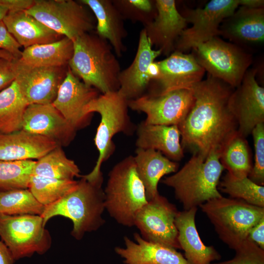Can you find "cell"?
I'll list each match as a JSON object with an SVG mask.
<instances>
[{
    "label": "cell",
    "instance_id": "cell-29",
    "mask_svg": "<svg viewBox=\"0 0 264 264\" xmlns=\"http://www.w3.org/2000/svg\"><path fill=\"white\" fill-rule=\"evenodd\" d=\"M230 17L225 29L226 34L243 41H264V12L262 7L242 6Z\"/></svg>",
    "mask_w": 264,
    "mask_h": 264
},
{
    "label": "cell",
    "instance_id": "cell-23",
    "mask_svg": "<svg viewBox=\"0 0 264 264\" xmlns=\"http://www.w3.org/2000/svg\"><path fill=\"white\" fill-rule=\"evenodd\" d=\"M197 209L194 207L178 212L175 221L178 241L190 264H211L220 260L221 256L213 246H207L201 241L195 222Z\"/></svg>",
    "mask_w": 264,
    "mask_h": 264
},
{
    "label": "cell",
    "instance_id": "cell-36",
    "mask_svg": "<svg viewBox=\"0 0 264 264\" xmlns=\"http://www.w3.org/2000/svg\"><path fill=\"white\" fill-rule=\"evenodd\" d=\"M36 161L0 160V191L28 189Z\"/></svg>",
    "mask_w": 264,
    "mask_h": 264
},
{
    "label": "cell",
    "instance_id": "cell-5",
    "mask_svg": "<svg viewBox=\"0 0 264 264\" xmlns=\"http://www.w3.org/2000/svg\"><path fill=\"white\" fill-rule=\"evenodd\" d=\"M128 100L118 91L101 94L86 107V115H91L96 112L101 117L94 139L99 155L92 170L82 176L87 180L94 181L103 178L101 168L114 151L113 136L120 132L131 135L136 129L128 114Z\"/></svg>",
    "mask_w": 264,
    "mask_h": 264
},
{
    "label": "cell",
    "instance_id": "cell-1",
    "mask_svg": "<svg viewBox=\"0 0 264 264\" xmlns=\"http://www.w3.org/2000/svg\"><path fill=\"white\" fill-rule=\"evenodd\" d=\"M231 87L210 75L192 88L193 106L178 125L181 144L204 156L220 153L238 132V125L230 104Z\"/></svg>",
    "mask_w": 264,
    "mask_h": 264
},
{
    "label": "cell",
    "instance_id": "cell-8",
    "mask_svg": "<svg viewBox=\"0 0 264 264\" xmlns=\"http://www.w3.org/2000/svg\"><path fill=\"white\" fill-rule=\"evenodd\" d=\"M40 215L0 214V237L15 261L44 254L51 239Z\"/></svg>",
    "mask_w": 264,
    "mask_h": 264
},
{
    "label": "cell",
    "instance_id": "cell-18",
    "mask_svg": "<svg viewBox=\"0 0 264 264\" xmlns=\"http://www.w3.org/2000/svg\"><path fill=\"white\" fill-rule=\"evenodd\" d=\"M22 130L47 137L60 146L68 145L76 132L52 104L28 105Z\"/></svg>",
    "mask_w": 264,
    "mask_h": 264
},
{
    "label": "cell",
    "instance_id": "cell-26",
    "mask_svg": "<svg viewBox=\"0 0 264 264\" xmlns=\"http://www.w3.org/2000/svg\"><path fill=\"white\" fill-rule=\"evenodd\" d=\"M2 21L20 45L24 48L54 42L64 37L25 10L9 11Z\"/></svg>",
    "mask_w": 264,
    "mask_h": 264
},
{
    "label": "cell",
    "instance_id": "cell-14",
    "mask_svg": "<svg viewBox=\"0 0 264 264\" xmlns=\"http://www.w3.org/2000/svg\"><path fill=\"white\" fill-rule=\"evenodd\" d=\"M16 82L29 105L52 104L66 71L64 67L32 66L21 59L12 60Z\"/></svg>",
    "mask_w": 264,
    "mask_h": 264
},
{
    "label": "cell",
    "instance_id": "cell-43",
    "mask_svg": "<svg viewBox=\"0 0 264 264\" xmlns=\"http://www.w3.org/2000/svg\"><path fill=\"white\" fill-rule=\"evenodd\" d=\"M14 261L8 247L0 241V264H13Z\"/></svg>",
    "mask_w": 264,
    "mask_h": 264
},
{
    "label": "cell",
    "instance_id": "cell-44",
    "mask_svg": "<svg viewBox=\"0 0 264 264\" xmlns=\"http://www.w3.org/2000/svg\"><path fill=\"white\" fill-rule=\"evenodd\" d=\"M159 75V66L157 62L154 61L150 64L148 68V75L151 80L150 82L157 80Z\"/></svg>",
    "mask_w": 264,
    "mask_h": 264
},
{
    "label": "cell",
    "instance_id": "cell-28",
    "mask_svg": "<svg viewBox=\"0 0 264 264\" xmlns=\"http://www.w3.org/2000/svg\"><path fill=\"white\" fill-rule=\"evenodd\" d=\"M73 49V41L64 37L54 42L24 48L20 59L32 66L64 67L71 59Z\"/></svg>",
    "mask_w": 264,
    "mask_h": 264
},
{
    "label": "cell",
    "instance_id": "cell-34",
    "mask_svg": "<svg viewBox=\"0 0 264 264\" xmlns=\"http://www.w3.org/2000/svg\"><path fill=\"white\" fill-rule=\"evenodd\" d=\"M78 181L61 180L33 175L28 189L36 199L44 206L59 200L75 188Z\"/></svg>",
    "mask_w": 264,
    "mask_h": 264
},
{
    "label": "cell",
    "instance_id": "cell-40",
    "mask_svg": "<svg viewBox=\"0 0 264 264\" xmlns=\"http://www.w3.org/2000/svg\"><path fill=\"white\" fill-rule=\"evenodd\" d=\"M21 46L8 30L2 21H0V49L10 53L15 59H20Z\"/></svg>",
    "mask_w": 264,
    "mask_h": 264
},
{
    "label": "cell",
    "instance_id": "cell-7",
    "mask_svg": "<svg viewBox=\"0 0 264 264\" xmlns=\"http://www.w3.org/2000/svg\"><path fill=\"white\" fill-rule=\"evenodd\" d=\"M220 239L235 250L247 239L250 230L264 219V207L222 196L200 205Z\"/></svg>",
    "mask_w": 264,
    "mask_h": 264
},
{
    "label": "cell",
    "instance_id": "cell-12",
    "mask_svg": "<svg viewBox=\"0 0 264 264\" xmlns=\"http://www.w3.org/2000/svg\"><path fill=\"white\" fill-rule=\"evenodd\" d=\"M195 97L192 89H180L160 95L143 94L128 100L129 108L143 112L149 124L178 125L192 109Z\"/></svg>",
    "mask_w": 264,
    "mask_h": 264
},
{
    "label": "cell",
    "instance_id": "cell-10",
    "mask_svg": "<svg viewBox=\"0 0 264 264\" xmlns=\"http://www.w3.org/2000/svg\"><path fill=\"white\" fill-rule=\"evenodd\" d=\"M193 49L196 61L210 75L232 88L240 85L251 62L246 53L217 37Z\"/></svg>",
    "mask_w": 264,
    "mask_h": 264
},
{
    "label": "cell",
    "instance_id": "cell-11",
    "mask_svg": "<svg viewBox=\"0 0 264 264\" xmlns=\"http://www.w3.org/2000/svg\"><path fill=\"white\" fill-rule=\"evenodd\" d=\"M239 5V0H212L202 8L189 10L184 17L192 26L182 31L175 51L183 52L217 37L221 33L220 23L232 16Z\"/></svg>",
    "mask_w": 264,
    "mask_h": 264
},
{
    "label": "cell",
    "instance_id": "cell-16",
    "mask_svg": "<svg viewBox=\"0 0 264 264\" xmlns=\"http://www.w3.org/2000/svg\"><path fill=\"white\" fill-rule=\"evenodd\" d=\"M99 95L97 89L86 85L68 67L52 104L77 131L89 123L90 115L85 114V108Z\"/></svg>",
    "mask_w": 264,
    "mask_h": 264
},
{
    "label": "cell",
    "instance_id": "cell-3",
    "mask_svg": "<svg viewBox=\"0 0 264 264\" xmlns=\"http://www.w3.org/2000/svg\"><path fill=\"white\" fill-rule=\"evenodd\" d=\"M224 170L218 153L207 156L193 154L179 171L161 182L174 189L176 198L187 210L222 196L218 186Z\"/></svg>",
    "mask_w": 264,
    "mask_h": 264
},
{
    "label": "cell",
    "instance_id": "cell-27",
    "mask_svg": "<svg viewBox=\"0 0 264 264\" xmlns=\"http://www.w3.org/2000/svg\"><path fill=\"white\" fill-rule=\"evenodd\" d=\"M136 170L145 187L147 200L159 194L158 183L165 175L178 171L179 164L152 149L137 148L133 156Z\"/></svg>",
    "mask_w": 264,
    "mask_h": 264
},
{
    "label": "cell",
    "instance_id": "cell-15",
    "mask_svg": "<svg viewBox=\"0 0 264 264\" xmlns=\"http://www.w3.org/2000/svg\"><path fill=\"white\" fill-rule=\"evenodd\" d=\"M256 70L246 72L230 99L237 121L238 132L246 138L259 124L264 123V88L257 83Z\"/></svg>",
    "mask_w": 264,
    "mask_h": 264
},
{
    "label": "cell",
    "instance_id": "cell-32",
    "mask_svg": "<svg viewBox=\"0 0 264 264\" xmlns=\"http://www.w3.org/2000/svg\"><path fill=\"white\" fill-rule=\"evenodd\" d=\"M75 162L67 157L61 146H58L38 159L33 175L61 180H74L81 177Z\"/></svg>",
    "mask_w": 264,
    "mask_h": 264
},
{
    "label": "cell",
    "instance_id": "cell-30",
    "mask_svg": "<svg viewBox=\"0 0 264 264\" xmlns=\"http://www.w3.org/2000/svg\"><path fill=\"white\" fill-rule=\"evenodd\" d=\"M29 104L14 81L0 92V133H9L22 129L25 110Z\"/></svg>",
    "mask_w": 264,
    "mask_h": 264
},
{
    "label": "cell",
    "instance_id": "cell-38",
    "mask_svg": "<svg viewBox=\"0 0 264 264\" xmlns=\"http://www.w3.org/2000/svg\"><path fill=\"white\" fill-rule=\"evenodd\" d=\"M255 149L254 164L248 177L255 183L264 185V123L257 125L252 130Z\"/></svg>",
    "mask_w": 264,
    "mask_h": 264
},
{
    "label": "cell",
    "instance_id": "cell-21",
    "mask_svg": "<svg viewBox=\"0 0 264 264\" xmlns=\"http://www.w3.org/2000/svg\"><path fill=\"white\" fill-rule=\"evenodd\" d=\"M133 236L135 242L125 237V247L114 249L125 264H190L174 248L147 241L137 233Z\"/></svg>",
    "mask_w": 264,
    "mask_h": 264
},
{
    "label": "cell",
    "instance_id": "cell-13",
    "mask_svg": "<svg viewBox=\"0 0 264 264\" xmlns=\"http://www.w3.org/2000/svg\"><path fill=\"white\" fill-rule=\"evenodd\" d=\"M178 212L174 204L159 194L139 210L134 226L147 241L181 249L175 222Z\"/></svg>",
    "mask_w": 264,
    "mask_h": 264
},
{
    "label": "cell",
    "instance_id": "cell-42",
    "mask_svg": "<svg viewBox=\"0 0 264 264\" xmlns=\"http://www.w3.org/2000/svg\"><path fill=\"white\" fill-rule=\"evenodd\" d=\"M247 238L264 250V219L250 230Z\"/></svg>",
    "mask_w": 264,
    "mask_h": 264
},
{
    "label": "cell",
    "instance_id": "cell-24",
    "mask_svg": "<svg viewBox=\"0 0 264 264\" xmlns=\"http://www.w3.org/2000/svg\"><path fill=\"white\" fill-rule=\"evenodd\" d=\"M92 11L96 20V32L100 38L107 41L117 57L126 50L123 43L128 32L124 20L111 0H81Z\"/></svg>",
    "mask_w": 264,
    "mask_h": 264
},
{
    "label": "cell",
    "instance_id": "cell-20",
    "mask_svg": "<svg viewBox=\"0 0 264 264\" xmlns=\"http://www.w3.org/2000/svg\"><path fill=\"white\" fill-rule=\"evenodd\" d=\"M161 54V50L153 48L145 29H142L139 34L137 49L132 62L120 72L118 92L127 100L143 95L151 82L148 75L149 66Z\"/></svg>",
    "mask_w": 264,
    "mask_h": 264
},
{
    "label": "cell",
    "instance_id": "cell-4",
    "mask_svg": "<svg viewBox=\"0 0 264 264\" xmlns=\"http://www.w3.org/2000/svg\"><path fill=\"white\" fill-rule=\"evenodd\" d=\"M74 189L55 202L45 206L41 215L45 226L51 218L61 216L73 223L71 235L81 240L87 232L96 231L105 222L103 178L88 181L82 176Z\"/></svg>",
    "mask_w": 264,
    "mask_h": 264
},
{
    "label": "cell",
    "instance_id": "cell-19",
    "mask_svg": "<svg viewBox=\"0 0 264 264\" xmlns=\"http://www.w3.org/2000/svg\"><path fill=\"white\" fill-rule=\"evenodd\" d=\"M155 5L156 14L144 29L152 46L169 56L185 29L187 21L177 10L175 0H156Z\"/></svg>",
    "mask_w": 264,
    "mask_h": 264
},
{
    "label": "cell",
    "instance_id": "cell-2",
    "mask_svg": "<svg viewBox=\"0 0 264 264\" xmlns=\"http://www.w3.org/2000/svg\"><path fill=\"white\" fill-rule=\"evenodd\" d=\"M73 42V53L68 63L72 72L101 94L118 91L121 67L109 43L89 33Z\"/></svg>",
    "mask_w": 264,
    "mask_h": 264
},
{
    "label": "cell",
    "instance_id": "cell-6",
    "mask_svg": "<svg viewBox=\"0 0 264 264\" xmlns=\"http://www.w3.org/2000/svg\"><path fill=\"white\" fill-rule=\"evenodd\" d=\"M105 194V209L118 223L134 226L135 217L148 202L133 156H127L110 171Z\"/></svg>",
    "mask_w": 264,
    "mask_h": 264
},
{
    "label": "cell",
    "instance_id": "cell-35",
    "mask_svg": "<svg viewBox=\"0 0 264 264\" xmlns=\"http://www.w3.org/2000/svg\"><path fill=\"white\" fill-rule=\"evenodd\" d=\"M218 186V189L229 195L231 198L264 207V186L255 183L248 177L238 178L227 172Z\"/></svg>",
    "mask_w": 264,
    "mask_h": 264
},
{
    "label": "cell",
    "instance_id": "cell-37",
    "mask_svg": "<svg viewBox=\"0 0 264 264\" xmlns=\"http://www.w3.org/2000/svg\"><path fill=\"white\" fill-rule=\"evenodd\" d=\"M113 3L124 20L140 22L145 27L156 14L155 0H112Z\"/></svg>",
    "mask_w": 264,
    "mask_h": 264
},
{
    "label": "cell",
    "instance_id": "cell-41",
    "mask_svg": "<svg viewBox=\"0 0 264 264\" xmlns=\"http://www.w3.org/2000/svg\"><path fill=\"white\" fill-rule=\"evenodd\" d=\"M13 60L0 58V92L15 81Z\"/></svg>",
    "mask_w": 264,
    "mask_h": 264
},
{
    "label": "cell",
    "instance_id": "cell-39",
    "mask_svg": "<svg viewBox=\"0 0 264 264\" xmlns=\"http://www.w3.org/2000/svg\"><path fill=\"white\" fill-rule=\"evenodd\" d=\"M234 250L231 260L211 264H264V250L247 238Z\"/></svg>",
    "mask_w": 264,
    "mask_h": 264
},
{
    "label": "cell",
    "instance_id": "cell-47",
    "mask_svg": "<svg viewBox=\"0 0 264 264\" xmlns=\"http://www.w3.org/2000/svg\"><path fill=\"white\" fill-rule=\"evenodd\" d=\"M0 58H4L9 60L15 59L10 53L2 49H0Z\"/></svg>",
    "mask_w": 264,
    "mask_h": 264
},
{
    "label": "cell",
    "instance_id": "cell-45",
    "mask_svg": "<svg viewBox=\"0 0 264 264\" xmlns=\"http://www.w3.org/2000/svg\"><path fill=\"white\" fill-rule=\"evenodd\" d=\"M240 5L249 8H261L264 4L262 0H239Z\"/></svg>",
    "mask_w": 264,
    "mask_h": 264
},
{
    "label": "cell",
    "instance_id": "cell-31",
    "mask_svg": "<svg viewBox=\"0 0 264 264\" xmlns=\"http://www.w3.org/2000/svg\"><path fill=\"white\" fill-rule=\"evenodd\" d=\"M220 161L236 177H248L253 167L251 152L246 138L237 132L222 147Z\"/></svg>",
    "mask_w": 264,
    "mask_h": 264
},
{
    "label": "cell",
    "instance_id": "cell-25",
    "mask_svg": "<svg viewBox=\"0 0 264 264\" xmlns=\"http://www.w3.org/2000/svg\"><path fill=\"white\" fill-rule=\"evenodd\" d=\"M137 148L161 152L169 159L177 162L184 157L181 134L177 125H153L141 121L136 128Z\"/></svg>",
    "mask_w": 264,
    "mask_h": 264
},
{
    "label": "cell",
    "instance_id": "cell-33",
    "mask_svg": "<svg viewBox=\"0 0 264 264\" xmlns=\"http://www.w3.org/2000/svg\"><path fill=\"white\" fill-rule=\"evenodd\" d=\"M44 207L29 189L0 191V214L41 216Z\"/></svg>",
    "mask_w": 264,
    "mask_h": 264
},
{
    "label": "cell",
    "instance_id": "cell-46",
    "mask_svg": "<svg viewBox=\"0 0 264 264\" xmlns=\"http://www.w3.org/2000/svg\"><path fill=\"white\" fill-rule=\"evenodd\" d=\"M9 11V9L0 0V21L3 20Z\"/></svg>",
    "mask_w": 264,
    "mask_h": 264
},
{
    "label": "cell",
    "instance_id": "cell-9",
    "mask_svg": "<svg viewBox=\"0 0 264 264\" xmlns=\"http://www.w3.org/2000/svg\"><path fill=\"white\" fill-rule=\"evenodd\" d=\"M25 11L46 26L72 41L95 28L84 5L73 0H34Z\"/></svg>",
    "mask_w": 264,
    "mask_h": 264
},
{
    "label": "cell",
    "instance_id": "cell-17",
    "mask_svg": "<svg viewBox=\"0 0 264 264\" xmlns=\"http://www.w3.org/2000/svg\"><path fill=\"white\" fill-rule=\"evenodd\" d=\"M157 62L160 75L157 80L152 82H155L158 88L150 93L152 94L160 95L177 89H192L195 85L202 80L205 71L192 54L175 51L165 59Z\"/></svg>",
    "mask_w": 264,
    "mask_h": 264
},
{
    "label": "cell",
    "instance_id": "cell-22",
    "mask_svg": "<svg viewBox=\"0 0 264 264\" xmlns=\"http://www.w3.org/2000/svg\"><path fill=\"white\" fill-rule=\"evenodd\" d=\"M58 146L52 139L23 130L0 133V160L39 159Z\"/></svg>",
    "mask_w": 264,
    "mask_h": 264
}]
</instances>
